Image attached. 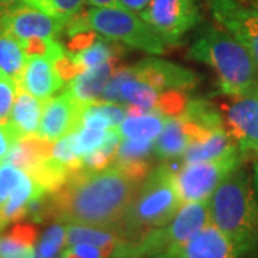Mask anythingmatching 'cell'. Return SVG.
Returning <instances> with one entry per match:
<instances>
[{
    "label": "cell",
    "mask_w": 258,
    "mask_h": 258,
    "mask_svg": "<svg viewBox=\"0 0 258 258\" xmlns=\"http://www.w3.org/2000/svg\"><path fill=\"white\" fill-rule=\"evenodd\" d=\"M141 182L115 165L75 171L60 188L49 192L50 220L96 228H118Z\"/></svg>",
    "instance_id": "obj_1"
},
{
    "label": "cell",
    "mask_w": 258,
    "mask_h": 258,
    "mask_svg": "<svg viewBox=\"0 0 258 258\" xmlns=\"http://www.w3.org/2000/svg\"><path fill=\"white\" fill-rule=\"evenodd\" d=\"M188 57L208 64L224 95L252 96L258 89V66L248 49L224 28L203 25L188 49Z\"/></svg>",
    "instance_id": "obj_2"
},
{
    "label": "cell",
    "mask_w": 258,
    "mask_h": 258,
    "mask_svg": "<svg viewBox=\"0 0 258 258\" xmlns=\"http://www.w3.org/2000/svg\"><path fill=\"white\" fill-rule=\"evenodd\" d=\"M210 220L242 252L249 257L258 251V201L248 172L237 168L208 200Z\"/></svg>",
    "instance_id": "obj_3"
},
{
    "label": "cell",
    "mask_w": 258,
    "mask_h": 258,
    "mask_svg": "<svg viewBox=\"0 0 258 258\" xmlns=\"http://www.w3.org/2000/svg\"><path fill=\"white\" fill-rule=\"evenodd\" d=\"M175 172L171 165L162 164L144 178L118 225L125 240L135 242L148 231L166 225L181 210L184 204L176 189Z\"/></svg>",
    "instance_id": "obj_4"
},
{
    "label": "cell",
    "mask_w": 258,
    "mask_h": 258,
    "mask_svg": "<svg viewBox=\"0 0 258 258\" xmlns=\"http://www.w3.org/2000/svg\"><path fill=\"white\" fill-rule=\"evenodd\" d=\"M68 35L82 30H93L98 35L126 46L148 52L151 55H162L166 52V43L134 12L115 6L93 8L83 15H78L68 25Z\"/></svg>",
    "instance_id": "obj_5"
},
{
    "label": "cell",
    "mask_w": 258,
    "mask_h": 258,
    "mask_svg": "<svg viewBox=\"0 0 258 258\" xmlns=\"http://www.w3.org/2000/svg\"><path fill=\"white\" fill-rule=\"evenodd\" d=\"M210 222L208 201L184 204L166 225L148 231L139 240L131 242L128 258L152 257L179 244H184Z\"/></svg>",
    "instance_id": "obj_6"
},
{
    "label": "cell",
    "mask_w": 258,
    "mask_h": 258,
    "mask_svg": "<svg viewBox=\"0 0 258 258\" xmlns=\"http://www.w3.org/2000/svg\"><path fill=\"white\" fill-rule=\"evenodd\" d=\"M244 157L240 147H234L220 157L188 162L178 168L175 184L182 204L208 201L217 186L240 168Z\"/></svg>",
    "instance_id": "obj_7"
},
{
    "label": "cell",
    "mask_w": 258,
    "mask_h": 258,
    "mask_svg": "<svg viewBox=\"0 0 258 258\" xmlns=\"http://www.w3.org/2000/svg\"><path fill=\"white\" fill-rule=\"evenodd\" d=\"M139 18L168 45H175L201 23V10L198 0H152Z\"/></svg>",
    "instance_id": "obj_8"
},
{
    "label": "cell",
    "mask_w": 258,
    "mask_h": 258,
    "mask_svg": "<svg viewBox=\"0 0 258 258\" xmlns=\"http://www.w3.org/2000/svg\"><path fill=\"white\" fill-rule=\"evenodd\" d=\"M221 112L224 128L230 137L247 155L251 148L258 144V102L252 96L224 95L217 105Z\"/></svg>",
    "instance_id": "obj_9"
},
{
    "label": "cell",
    "mask_w": 258,
    "mask_h": 258,
    "mask_svg": "<svg viewBox=\"0 0 258 258\" xmlns=\"http://www.w3.org/2000/svg\"><path fill=\"white\" fill-rule=\"evenodd\" d=\"M66 25L63 20L23 3L0 13L2 33H10L20 42L33 37L57 39Z\"/></svg>",
    "instance_id": "obj_10"
},
{
    "label": "cell",
    "mask_w": 258,
    "mask_h": 258,
    "mask_svg": "<svg viewBox=\"0 0 258 258\" xmlns=\"http://www.w3.org/2000/svg\"><path fill=\"white\" fill-rule=\"evenodd\" d=\"M214 19L248 49L258 66V10L240 0H207Z\"/></svg>",
    "instance_id": "obj_11"
},
{
    "label": "cell",
    "mask_w": 258,
    "mask_h": 258,
    "mask_svg": "<svg viewBox=\"0 0 258 258\" xmlns=\"http://www.w3.org/2000/svg\"><path fill=\"white\" fill-rule=\"evenodd\" d=\"M148 258H244L238 247L212 222L184 244Z\"/></svg>",
    "instance_id": "obj_12"
},
{
    "label": "cell",
    "mask_w": 258,
    "mask_h": 258,
    "mask_svg": "<svg viewBox=\"0 0 258 258\" xmlns=\"http://www.w3.org/2000/svg\"><path fill=\"white\" fill-rule=\"evenodd\" d=\"M82 106L63 88L62 93L43 103V111L37 134L55 144L57 139L79 128Z\"/></svg>",
    "instance_id": "obj_13"
},
{
    "label": "cell",
    "mask_w": 258,
    "mask_h": 258,
    "mask_svg": "<svg viewBox=\"0 0 258 258\" xmlns=\"http://www.w3.org/2000/svg\"><path fill=\"white\" fill-rule=\"evenodd\" d=\"M132 74L159 91H188L197 86L198 76L179 64L161 59H145L131 66Z\"/></svg>",
    "instance_id": "obj_14"
},
{
    "label": "cell",
    "mask_w": 258,
    "mask_h": 258,
    "mask_svg": "<svg viewBox=\"0 0 258 258\" xmlns=\"http://www.w3.org/2000/svg\"><path fill=\"white\" fill-rule=\"evenodd\" d=\"M19 86L45 103L63 88L64 82L57 74L53 60L43 56H30Z\"/></svg>",
    "instance_id": "obj_15"
},
{
    "label": "cell",
    "mask_w": 258,
    "mask_h": 258,
    "mask_svg": "<svg viewBox=\"0 0 258 258\" xmlns=\"http://www.w3.org/2000/svg\"><path fill=\"white\" fill-rule=\"evenodd\" d=\"M118 57H113L105 63L93 66L78 74L74 79L64 83V89L81 105L95 102L98 96H101L108 81L118 72Z\"/></svg>",
    "instance_id": "obj_16"
},
{
    "label": "cell",
    "mask_w": 258,
    "mask_h": 258,
    "mask_svg": "<svg viewBox=\"0 0 258 258\" xmlns=\"http://www.w3.org/2000/svg\"><path fill=\"white\" fill-rule=\"evenodd\" d=\"M154 154V141H131L122 139L112 161V165L118 166L128 175L144 181L151 172V155Z\"/></svg>",
    "instance_id": "obj_17"
},
{
    "label": "cell",
    "mask_w": 258,
    "mask_h": 258,
    "mask_svg": "<svg viewBox=\"0 0 258 258\" xmlns=\"http://www.w3.org/2000/svg\"><path fill=\"white\" fill-rule=\"evenodd\" d=\"M47 192L43 186L37 184L36 181L25 172L20 184L10 194L8 201L0 207V227L2 230L9 224L22 221L26 218V212L30 201L40 194Z\"/></svg>",
    "instance_id": "obj_18"
},
{
    "label": "cell",
    "mask_w": 258,
    "mask_h": 258,
    "mask_svg": "<svg viewBox=\"0 0 258 258\" xmlns=\"http://www.w3.org/2000/svg\"><path fill=\"white\" fill-rule=\"evenodd\" d=\"M191 144V137L182 115L168 116L162 132L154 141V154L162 159L182 157Z\"/></svg>",
    "instance_id": "obj_19"
},
{
    "label": "cell",
    "mask_w": 258,
    "mask_h": 258,
    "mask_svg": "<svg viewBox=\"0 0 258 258\" xmlns=\"http://www.w3.org/2000/svg\"><path fill=\"white\" fill-rule=\"evenodd\" d=\"M168 116L161 112H144L129 115L116 126L122 139L155 141L165 126Z\"/></svg>",
    "instance_id": "obj_20"
},
{
    "label": "cell",
    "mask_w": 258,
    "mask_h": 258,
    "mask_svg": "<svg viewBox=\"0 0 258 258\" xmlns=\"http://www.w3.org/2000/svg\"><path fill=\"white\" fill-rule=\"evenodd\" d=\"M43 111V102L36 99L23 88L18 86V95L10 113V122L22 137L37 134Z\"/></svg>",
    "instance_id": "obj_21"
},
{
    "label": "cell",
    "mask_w": 258,
    "mask_h": 258,
    "mask_svg": "<svg viewBox=\"0 0 258 258\" xmlns=\"http://www.w3.org/2000/svg\"><path fill=\"white\" fill-rule=\"evenodd\" d=\"M37 228L30 222H16L8 232L0 234V258L28 257L35 251Z\"/></svg>",
    "instance_id": "obj_22"
},
{
    "label": "cell",
    "mask_w": 258,
    "mask_h": 258,
    "mask_svg": "<svg viewBox=\"0 0 258 258\" xmlns=\"http://www.w3.org/2000/svg\"><path fill=\"white\" fill-rule=\"evenodd\" d=\"M234 147H238V145L228 137L225 129H220L211 135H208L207 138L191 142L182 154V161L184 164H188V162L212 159V158L225 154Z\"/></svg>",
    "instance_id": "obj_23"
},
{
    "label": "cell",
    "mask_w": 258,
    "mask_h": 258,
    "mask_svg": "<svg viewBox=\"0 0 258 258\" xmlns=\"http://www.w3.org/2000/svg\"><path fill=\"white\" fill-rule=\"evenodd\" d=\"M26 63L28 56L20 40L10 33H0V71L10 76L19 86Z\"/></svg>",
    "instance_id": "obj_24"
},
{
    "label": "cell",
    "mask_w": 258,
    "mask_h": 258,
    "mask_svg": "<svg viewBox=\"0 0 258 258\" xmlns=\"http://www.w3.org/2000/svg\"><path fill=\"white\" fill-rule=\"evenodd\" d=\"M20 3L45 12L53 18L69 23L72 19L81 15L86 0H20Z\"/></svg>",
    "instance_id": "obj_25"
},
{
    "label": "cell",
    "mask_w": 258,
    "mask_h": 258,
    "mask_svg": "<svg viewBox=\"0 0 258 258\" xmlns=\"http://www.w3.org/2000/svg\"><path fill=\"white\" fill-rule=\"evenodd\" d=\"M120 141H122V138H120L119 132L116 131V128H112L108 138L102 145L95 148L89 154L83 155V168H86V169H103L106 166H111Z\"/></svg>",
    "instance_id": "obj_26"
},
{
    "label": "cell",
    "mask_w": 258,
    "mask_h": 258,
    "mask_svg": "<svg viewBox=\"0 0 258 258\" xmlns=\"http://www.w3.org/2000/svg\"><path fill=\"white\" fill-rule=\"evenodd\" d=\"M25 171L10 164L9 161L0 162V207L8 201L10 194L20 184Z\"/></svg>",
    "instance_id": "obj_27"
},
{
    "label": "cell",
    "mask_w": 258,
    "mask_h": 258,
    "mask_svg": "<svg viewBox=\"0 0 258 258\" xmlns=\"http://www.w3.org/2000/svg\"><path fill=\"white\" fill-rule=\"evenodd\" d=\"M16 95H18V83L0 71V123L9 122Z\"/></svg>",
    "instance_id": "obj_28"
},
{
    "label": "cell",
    "mask_w": 258,
    "mask_h": 258,
    "mask_svg": "<svg viewBox=\"0 0 258 258\" xmlns=\"http://www.w3.org/2000/svg\"><path fill=\"white\" fill-rule=\"evenodd\" d=\"M20 138L22 135L10 120L6 123H0V162L6 161L10 151L18 144Z\"/></svg>",
    "instance_id": "obj_29"
},
{
    "label": "cell",
    "mask_w": 258,
    "mask_h": 258,
    "mask_svg": "<svg viewBox=\"0 0 258 258\" xmlns=\"http://www.w3.org/2000/svg\"><path fill=\"white\" fill-rule=\"evenodd\" d=\"M152 0H118V6L125 8L134 13H141Z\"/></svg>",
    "instance_id": "obj_30"
},
{
    "label": "cell",
    "mask_w": 258,
    "mask_h": 258,
    "mask_svg": "<svg viewBox=\"0 0 258 258\" xmlns=\"http://www.w3.org/2000/svg\"><path fill=\"white\" fill-rule=\"evenodd\" d=\"M93 8H103V6H115L118 5V0H86Z\"/></svg>",
    "instance_id": "obj_31"
},
{
    "label": "cell",
    "mask_w": 258,
    "mask_h": 258,
    "mask_svg": "<svg viewBox=\"0 0 258 258\" xmlns=\"http://www.w3.org/2000/svg\"><path fill=\"white\" fill-rule=\"evenodd\" d=\"M20 3V0H0V13Z\"/></svg>",
    "instance_id": "obj_32"
},
{
    "label": "cell",
    "mask_w": 258,
    "mask_h": 258,
    "mask_svg": "<svg viewBox=\"0 0 258 258\" xmlns=\"http://www.w3.org/2000/svg\"><path fill=\"white\" fill-rule=\"evenodd\" d=\"M60 258H82V257L76 255V254H75V252H72V251H71L69 248H64L63 254H62V257Z\"/></svg>",
    "instance_id": "obj_33"
},
{
    "label": "cell",
    "mask_w": 258,
    "mask_h": 258,
    "mask_svg": "<svg viewBox=\"0 0 258 258\" xmlns=\"http://www.w3.org/2000/svg\"><path fill=\"white\" fill-rule=\"evenodd\" d=\"M254 182H255V191L258 194V161L254 164Z\"/></svg>",
    "instance_id": "obj_34"
},
{
    "label": "cell",
    "mask_w": 258,
    "mask_h": 258,
    "mask_svg": "<svg viewBox=\"0 0 258 258\" xmlns=\"http://www.w3.org/2000/svg\"><path fill=\"white\" fill-rule=\"evenodd\" d=\"M248 154H251L252 157L257 158V161H258V144L254 148H251V151H249ZM248 154H247V155H248Z\"/></svg>",
    "instance_id": "obj_35"
},
{
    "label": "cell",
    "mask_w": 258,
    "mask_h": 258,
    "mask_svg": "<svg viewBox=\"0 0 258 258\" xmlns=\"http://www.w3.org/2000/svg\"><path fill=\"white\" fill-rule=\"evenodd\" d=\"M35 252V251H33ZM5 258H33V254L32 255H28V257H5Z\"/></svg>",
    "instance_id": "obj_36"
},
{
    "label": "cell",
    "mask_w": 258,
    "mask_h": 258,
    "mask_svg": "<svg viewBox=\"0 0 258 258\" xmlns=\"http://www.w3.org/2000/svg\"><path fill=\"white\" fill-rule=\"evenodd\" d=\"M255 98H257V102H258V89H257V92H255Z\"/></svg>",
    "instance_id": "obj_37"
},
{
    "label": "cell",
    "mask_w": 258,
    "mask_h": 258,
    "mask_svg": "<svg viewBox=\"0 0 258 258\" xmlns=\"http://www.w3.org/2000/svg\"><path fill=\"white\" fill-rule=\"evenodd\" d=\"M0 33H2V29H0Z\"/></svg>",
    "instance_id": "obj_38"
},
{
    "label": "cell",
    "mask_w": 258,
    "mask_h": 258,
    "mask_svg": "<svg viewBox=\"0 0 258 258\" xmlns=\"http://www.w3.org/2000/svg\"><path fill=\"white\" fill-rule=\"evenodd\" d=\"M0 231H2V227H0Z\"/></svg>",
    "instance_id": "obj_39"
},
{
    "label": "cell",
    "mask_w": 258,
    "mask_h": 258,
    "mask_svg": "<svg viewBox=\"0 0 258 258\" xmlns=\"http://www.w3.org/2000/svg\"><path fill=\"white\" fill-rule=\"evenodd\" d=\"M257 2H258V0H257Z\"/></svg>",
    "instance_id": "obj_40"
}]
</instances>
